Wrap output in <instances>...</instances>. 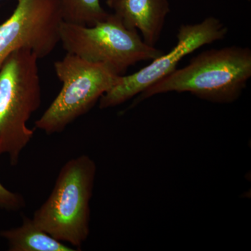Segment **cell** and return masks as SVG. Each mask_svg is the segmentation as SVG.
Masks as SVG:
<instances>
[{"label": "cell", "instance_id": "obj_1", "mask_svg": "<svg viewBox=\"0 0 251 251\" xmlns=\"http://www.w3.org/2000/svg\"><path fill=\"white\" fill-rule=\"evenodd\" d=\"M251 77V50L229 46L203 51L186 67L143 91L134 105L159 94L188 92L198 98L219 104L234 103L242 96Z\"/></svg>", "mask_w": 251, "mask_h": 251}, {"label": "cell", "instance_id": "obj_7", "mask_svg": "<svg viewBox=\"0 0 251 251\" xmlns=\"http://www.w3.org/2000/svg\"><path fill=\"white\" fill-rule=\"evenodd\" d=\"M63 22L57 0H17L12 15L0 25V67L19 49L45 58L60 41Z\"/></svg>", "mask_w": 251, "mask_h": 251}, {"label": "cell", "instance_id": "obj_2", "mask_svg": "<svg viewBox=\"0 0 251 251\" xmlns=\"http://www.w3.org/2000/svg\"><path fill=\"white\" fill-rule=\"evenodd\" d=\"M96 175L97 165L87 155L68 161L49 198L31 218L34 224L79 250L90 233V201Z\"/></svg>", "mask_w": 251, "mask_h": 251}, {"label": "cell", "instance_id": "obj_8", "mask_svg": "<svg viewBox=\"0 0 251 251\" xmlns=\"http://www.w3.org/2000/svg\"><path fill=\"white\" fill-rule=\"evenodd\" d=\"M107 3L127 27L140 31L143 41L155 47L171 12L168 0H108Z\"/></svg>", "mask_w": 251, "mask_h": 251}, {"label": "cell", "instance_id": "obj_6", "mask_svg": "<svg viewBox=\"0 0 251 251\" xmlns=\"http://www.w3.org/2000/svg\"><path fill=\"white\" fill-rule=\"evenodd\" d=\"M227 33L228 27L214 16L194 24H181L176 34V44L171 50L163 52L138 72L120 75L116 85L99 100V108H113L134 98L175 72L179 62L188 54L202 46L223 40Z\"/></svg>", "mask_w": 251, "mask_h": 251}, {"label": "cell", "instance_id": "obj_5", "mask_svg": "<svg viewBox=\"0 0 251 251\" xmlns=\"http://www.w3.org/2000/svg\"><path fill=\"white\" fill-rule=\"evenodd\" d=\"M62 87L58 95L35 122L37 129L51 135L87 113L119 80L111 69L67 53L54 64Z\"/></svg>", "mask_w": 251, "mask_h": 251}, {"label": "cell", "instance_id": "obj_10", "mask_svg": "<svg viewBox=\"0 0 251 251\" xmlns=\"http://www.w3.org/2000/svg\"><path fill=\"white\" fill-rule=\"evenodd\" d=\"M64 22L92 26L103 21L109 13L100 0H57Z\"/></svg>", "mask_w": 251, "mask_h": 251}, {"label": "cell", "instance_id": "obj_4", "mask_svg": "<svg viewBox=\"0 0 251 251\" xmlns=\"http://www.w3.org/2000/svg\"><path fill=\"white\" fill-rule=\"evenodd\" d=\"M59 43L67 53L103 64L119 75H125L138 62L153 60L164 52L147 44L138 30L127 27L114 13L92 26L63 22Z\"/></svg>", "mask_w": 251, "mask_h": 251}, {"label": "cell", "instance_id": "obj_9", "mask_svg": "<svg viewBox=\"0 0 251 251\" xmlns=\"http://www.w3.org/2000/svg\"><path fill=\"white\" fill-rule=\"evenodd\" d=\"M0 237L6 241L10 251H76L46 233L27 217L18 227L0 231Z\"/></svg>", "mask_w": 251, "mask_h": 251}, {"label": "cell", "instance_id": "obj_3", "mask_svg": "<svg viewBox=\"0 0 251 251\" xmlns=\"http://www.w3.org/2000/svg\"><path fill=\"white\" fill-rule=\"evenodd\" d=\"M38 58L29 49L10 54L0 67V158L16 166L34 137L27 123L41 103Z\"/></svg>", "mask_w": 251, "mask_h": 251}, {"label": "cell", "instance_id": "obj_11", "mask_svg": "<svg viewBox=\"0 0 251 251\" xmlns=\"http://www.w3.org/2000/svg\"><path fill=\"white\" fill-rule=\"evenodd\" d=\"M25 206V201L23 196L13 192L0 183V209L16 211Z\"/></svg>", "mask_w": 251, "mask_h": 251}]
</instances>
